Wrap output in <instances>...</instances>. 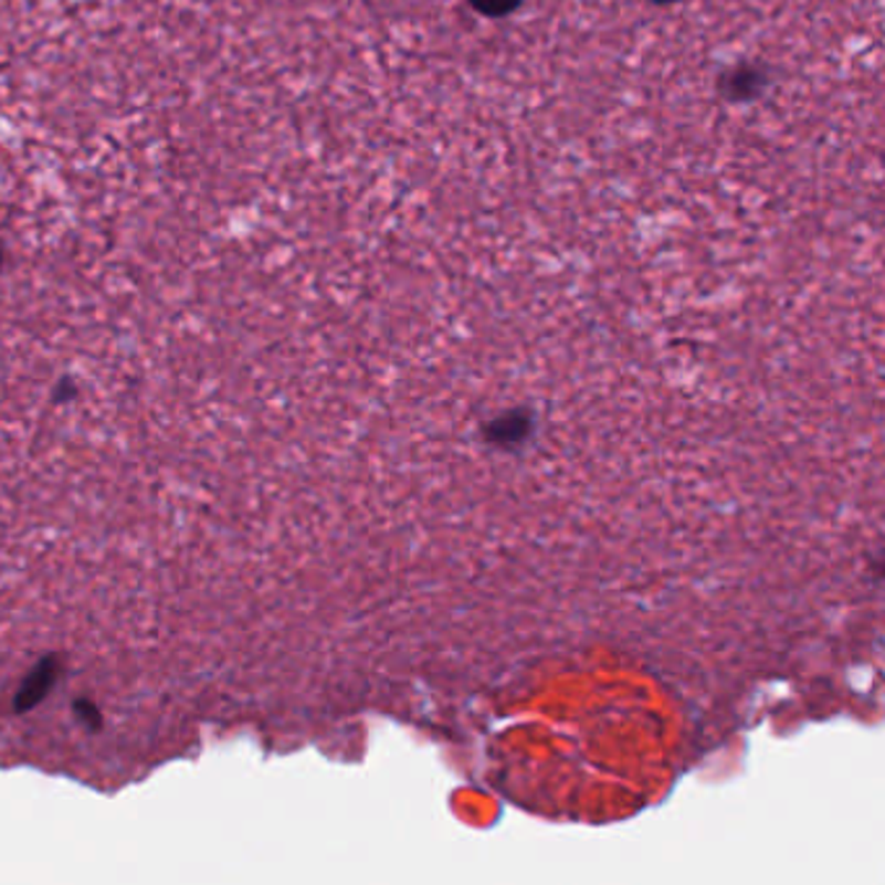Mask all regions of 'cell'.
Returning <instances> with one entry per match:
<instances>
[{"label":"cell","mask_w":885,"mask_h":885,"mask_svg":"<svg viewBox=\"0 0 885 885\" xmlns=\"http://www.w3.org/2000/svg\"><path fill=\"white\" fill-rule=\"evenodd\" d=\"M766 86V76L761 69H750V65H740L735 69L730 76L723 81V92L730 96L735 102L742 99H754V96L761 94V88Z\"/></svg>","instance_id":"obj_1"},{"label":"cell","mask_w":885,"mask_h":885,"mask_svg":"<svg viewBox=\"0 0 885 885\" xmlns=\"http://www.w3.org/2000/svg\"><path fill=\"white\" fill-rule=\"evenodd\" d=\"M519 3H523V0H471L475 11L483 13V17H494V19L509 17L512 11L519 9Z\"/></svg>","instance_id":"obj_2"},{"label":"cell","mask_w":885,"mask_h":885,"mask_svg":"<svg viewBox=\"0 0 885 885\" xmlns=\"http://www.w3.org/2000/svg\"><path fill=\"white\" fill-rule=\"evenodd\" d=\"M652 3H657V6H671V3H675V0H652Z\"/></svg>","instance_id":"obj_3"}]
</instances>
